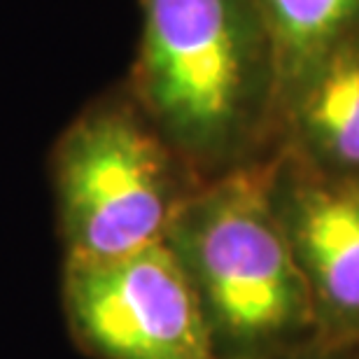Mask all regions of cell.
<instances>
[{
    "label": "cell",
    "instance_id": "obj_1",
    "mask_svg": "<svg viewBox=\"0 0 359 359\" xmlns=\"http://www.w3.org/2000/svg\"><path fill=\"white\" fill-rule=\"evenodd\" d=\"M131 96L201 180L271 156L276 70L255 0H142Z\"/></svg>",
    "mask_w": 359,
    "mask_h": 359
},
{
    "label": "cell",
    "instance_id": "obj_4",
    "mask_svg": "<svg viewBox=\"0 0 359 359\" xmlns=\"http://www.w3.org/2000/svg\"><path fill=\"white\" fill-rule=\"evenodd\" d=\"M70 339L91 359H215L191 287L159 245L105 262H63Z\"/></svg>",
    "mask_w": 359,
    "mask_h": 359
},
{
    "label": "cell",
    "instance_id": "obj_7",
    "mask_svg": "<svg viewBox=\"0 0 359 359\" xmlns=\"http://www.w3.org/2000/svg\"><path fill=\"white\" fill-rule=\"evenodd\" d=\"M269 35L278 112L290 91L359 31V0H255Z\"/></svg>",
    "mask_w": 359,
    "mask_h": 359
},
{
    "label": "cell",
    "instance_id": "obj_2",
    "mask_svg": "<svg viewBox=\"0 0 359 359\" xmlns=\"http://www.w3.org/2000/svg\"><path fill=\"white\" fill-rule=\"evenodd\" d=\"M163 245L191 287L215 359H276L320 343L271 201V156L201 182Z\"/></svg>",
    "mask_w": 359,
    "mask_h": 359
},
{
    "label": "cell",
    "instance_id": "obj_3",
    "mask_svg": "<svg viewBox=\"0 0 359 359\" xmlns=\"http://www.w3.org/2000/svg\"><path fill=\"white\" fill-rule=\"evenodd\" d=\"M63 262H105L159 245L205 182L163 140L133 96L87 107L54 147Z\"/></svg>",
    "mask_w": 359,
    "mask_h": 359
},
{
    "label": "cell",
    "instance_id": "obj_8",
    "mask_svg": "<svg viewBox=\"0 0 359 359\" xmlns=\"http://www.w3.org/2000/svg\"><path fill=\"white\" fill-rule=\"evenodd\" d=\"M276 359H355V355L348 353V350H336V348L322 346V343H313V346L299 348V350H294V353L280 355Z\"/></svg>",
    "mask_w": 359,
    "mask_h": 359
},
{
    "label": "cell",
    "instance_id": "obj_9",
    "mask_svg": "<svg viewBox=\"0 0 359 359\" xmlns=\"http://www.w3.org/2000/svg\"><path fill=\"white\" fill-rule=\"evenodd\" d=\"M355 355V359H359V353H353Z\"/></svg>",
    "mask_w": 359,
    "mask_h": 359
},
{
    "label": "cell",
    "instance_id": "obj_6",
    "mask_svg": "<svg viewBox=\"0 0 359 359\" xmlns=\"http://www.w3.org/2000/svg\"><path fill=\"white\" fill-rule=\"evenodd\" d=\"M278 147L315 173L359 184V35L332 49L283 100Z\"/></svg>",
    "mask_w": 359,
    "mask_h": 359
},
{
    "label": "cell",
    "instance_id": "obj_5",
    "mask_svg": "<svg viewBox=\"0 0 359 359\" xmlns=\"http://www.w3.org/2000/svg\"><path fill=\"white\" fill-rule=\"evenodd\" d=\"M271 201L311 297L318 341L359 353V184L271 154Z\"/></svg>",
    "mask_w": 359,
    "mask_h": 359
}]
</instances>
